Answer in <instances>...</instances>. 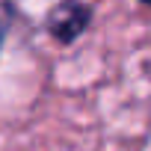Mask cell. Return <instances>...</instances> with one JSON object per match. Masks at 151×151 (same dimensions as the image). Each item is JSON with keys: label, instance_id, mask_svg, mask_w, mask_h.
Segmentation results:
<instances>
[{"label": "cell", "instance_id": "1", "mask_svg": "<svg viewBox=\"0 0 151 151\" xmlns=\"http://www.w3.org/2000/svg\"><path fill=\"white\" fill-rule=\"evenodd\" d=\"M86 21H89V9H86V6H80V3H62V6H56V9L50 12L47 27H50V33H53L56 39L71 42L74 36L86 27Z\"/></svg>", "mask_w": 151, "mask_h": 151}]
</instances>
